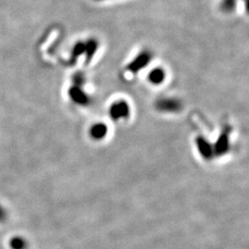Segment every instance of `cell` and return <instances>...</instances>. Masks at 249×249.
<instances>
[{
  "label": "cell",
  "mask_w": 249,
  "mask_h": 249,
  "mask_svg": "<svg viewBox=\"0 0 249 249\" xmlns=\"http://www.w3.org/2000/svg\"><path fill=\"white\" fill-rule=\"evenodd\" d=\"M219 139L220 140L217 143L216 149H215L216 152L223 153L224 151H226V150L228 151V149H229V136H228V134H223L222 137L219 138Z\"/></svg>",
  "instance_id": "9"
},
{
  "label": "cell",
  "mask_w": 249,
  "mask_h": 249,
  "mask_svg": "<svg viewBox=\"0 0 249 249\" xmlns=\"http://www.w3.org/2000/svg\"><path fill=\"white\" fill-rule=\"evenodd\" d=\"M71 99L77 104L79 105H86L89 101L88 96L83 92V90L81 89V86L76 88V89H72L71 91Z\"/></svg>",
  "instance_id": "7"
},
{
  "label": "cell",
  "mask_w": 249,
  "mask_h": 249,
  "mask_svg": "<svg viewBox=\"0 0 249 249\" xmlns=\"http://www.w3.org/2000/svg\"><path fill=\"white\" fill-rule=\"evenodd\" d=\"M196 145H198V149L200 151V154L204 157V158H209L211 157L213 153L212 147L210 146V144L205 141L203 138H198L196 140Z\"/></svg>",
  "instance_id": "8"
},
{
  "label": "cell",
  "mask_w": 249,
  "mask_h": 249,
  "mask_svg": "<svg viewBox=\"0 0 249 249\" xmlns=\"http://www.w3.org/2000/svg\"><path fill=\"white\" fill-rule=\"evenodd\" d=\"M165 77H166V73L161 68H155L151 70L148 75L149 81L152 85H160L165 80Z\"/></svg>",
  "instance_id": "5"
},
{
  "label": "cell",
  "mask_w": 249,
  "mask_h": 249,
  "mask_svg": "<svg viewBox=\"0 0 249 249\" xmlns=\"http://www.w3.org/2000/svg\"><path fill=\"white\" fill-rule=\"evenodd\" d=\"M150 60H151L150 53L144 52V53H141L140 55H138L132 62H130L129 66H128V69H129L130 71L134 73V71H136L138 70L140 71L145 66H147V64L150 62Z\"/></svg>",
  "instance_id": "3"
},
{
  "label": "cell",
  "mask_w": 249,
  "mask_h": 249,
  "mask_svg": "<svg viewBox=\"0 0 249 249\" xmlns=\"http://www.w3.org/2000/svg\"><path fill=\"white\" fill-rule=\"evenodd\" d=\"M181 103L173 98H164L159 100L156 104V108L164 113H177L181 109Z\"/></svg>",
  "instance_id": "2"
},
{
  "label": "cell",
  "mask_w": 249,
  "mask_h": 249,
  "mask_svg": "<svg viewBox=\"0 0 249 249\" xmlns=\"http://www.w3.org/2000/svg\"><path fill=\"white\" fill-rule=\"evenodd\" d=\"M8 219V213L6 208L0 203V223L6 222Z\"/></svg>",
  "instance_id": "10"
},
{
  "label": "cell",
  "mask_w": 249,
  "mask_h": 249,
  "mask_svg": "<svg viewBox=\"0 0 249 249\" xmlns=\"http://www.w3.org/2000/svg\"><path fill=\"white\" fill-rule=\"evenodd\" d=\"M110 117L115 121H120L122 119H126L130 116V107L129 105L123 100L116 101L109 109Z\"/></svg>",
  "instance_id": "1"
},
{
  "label": "cell",
  "mask_w": 249,
  "mask_h": 249,
  "mask_svg": "<svg viewBox=\"0 0 249 249\" xmlns=\"http://www.w3.org/2000/svg\"><path fill=\"white\" fill-rule=\"evenodd\" d=\"M96 1H101V0H96Z\"/></svg>",
  "instance_id": "11"
},
{
  "label": "cell",
  "mask_w": 249,
  "mask_h": 249,
  "mask_svg": "<svg viewBox=\"0 0 249 249\" xmlns=\"http://www.w3.org/2000/svg\"><path fill=\"white\" fill-rule=\"evenodd\" d=\"M107 124L104 123H95L89 127V134L90 138L95 141L104 140V138L107 135Z\"/></svg>",
  "instance_id": "4"
},
{
  "label": "cell",
  "mask_w": 249,
  "mask_h": 249,
  "mask_svg": "<svg viewBox=\"0 0 249 249\" xmlns=\"http://www.w3.org/2000/svg\"><path fill=\"white\" fill-rule=\"evenodd\" d=\"M10 249H27L29 247L28 241L21 235H15L9 239Z\"/></svg>",
  "instance_id": "6"
}]
</instances>
